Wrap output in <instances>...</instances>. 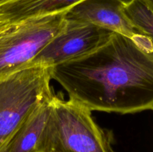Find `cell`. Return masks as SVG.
<instances>
[{
	"label": "cell",
	"instance_id": "obj_1",
	"mask_svg": "<svg viewBox=\"0 0 153 152\" xmlns=\"http://www.w3.org/2000/svg\"><path fill=\"white\" fill-rule=\"evenodd\" d=\"M69 99L91 111L120 114L153 110V47L139 34L114 33L91 54L52 67Z\"/></svg>",
	"mask_w": 153,
	"mask_h": 152
},
{
	"label": "cell",
	"instance_id": "obj_2",
	"mask_svg": "<svg viewBox=\"0 0 153 152\" xmlns=\"http://www.w3.org/2000/svg\"><path fill=\"white\" fill-rule=\"evenodd\" d=\"M39 152L115 151L111 136L96 123L91 110L72 100L54 95Z\"/></svg>",
	"mask_w": 153,
	"mask_h": 152
},
{
	"label": "cell",
	"instance_id": "obj_3",
	"mask_svg": "<svg viewBox=\"0 0 153 152\" xmlns=\"http://www.w3.org/2000/svg\"><path fill=\"white\" fill-rule=\"evenodd\" d=\"M51 69L29 65L0 80V150L34 109L53 98Z\"/></svg>",
	"mask_w": 153,
	"mask_h": 152
},
{
	"label": "cell",
	"instance_id": "obj_4",
	"mask_svg": "<svg viewBox=\"0 0 153 152\" xmlns=\"http://www.w3.org/2000/svg\"><path fill=\"white\" fill-rule=\"evenodd\" d=\"M66 12L10 23L0 32V80L29 66L39 52L62 31Z\"/></svg>",
	"mask_w": 153,
	"mask_h": 152
},
{
	"label": "cell",
	"instance_id": "obj_5",
	"mask_svg": "<svg viewBox=\"0 0 153 152\" xmlns=\"http://www.w3.org/2000/svg\"><path fill=\"white\" fill-rule=\"evenodd\" d=\"M57 34L29 65L55 66L91 54L104 45L114 33L89 23L67 20Z\"/></svg>",
	"mask_w": 153,
	"mask_h": 152
},
{
	"label": "cell",
	"instance_id": "obj_6",
	"mask_svg": "<svg viewBox=\"0 0 153 152\" xmlns=\"http://www.w3.org/2000/svg\"><path fill=\"white\" fill-rule=\"evenodd\" d=\"M124 0H82L65 13L67 20L92 24L134 39L139 35L124 11Z\"/></svg>",
	"mask_w": 153,
	"mask_h": 152
},
{
	"label": "cell",
	"instance_id": "obj_7",
	"mask_svg": "<svg viewBox=\"0 0 153 152\" xmlns=\"http://www.w3.org/2000/svg\"><path fill=\"white\" fill-rule=\"evenodd\" d=\"M52 99L31 112L0 152H39L42 136L52 112Z\"/></svg>",
	"mask_w": 153,
	"mask_h": 152
},
{
	"label": "cell",
	"instance_id": "obj_8",
	"mask_svg": "<svg viewBox=\"0 0 153 152\" xmlns=\"http://www.w3.org/2000/svg\"><path fill=\"white\" fill-rule=\"evenodd\" d=\"M82 0H13L0 5V19L13 23L28 18L66 12Z\"/></svg>",
	"mask_w": 153,
	"mask_h": 152
},
{
	"label": "cell",
	"instance_id": "obj_9",
	"mask_svg": "<svg viewBox=\"0 0 153 152\" xmlns=\"http://www.w3.org/2000/svg\"><path fill=\"white\" fill-rule=\"evenodd\" d=\"M124 11L137 33L150 40L153 47V12L140 0L125 1Z\"/></svg>",
	"mask_w": 153,
	"mask_h": 152
},
{
	"label": "cell",
	"instance_id": "obj_10",
	"mask_svg": "<svg viewBox=\"0 0 153 152\" xmlns=\"http://www.w3.org/2000/svg\"><path fill=\"white\" fill-rule=\"evenodd\" d=\"M153 12V0H140Z\"/></svg>",
	"mask_w": 153,
	"mask_h": 152
},
{
	"label": "cell",
	"instance_id": "obj_11",
	"mask_svg": "<svg viewBox=\"0 0 153 152\" xmlns=\"http://www.w3.org/2000/svg\"><path fill=\"white\" fill-rule=\"evenodd\" d=\"M9 24L10 23H7V22H4V21H2L1 19H0V32H1L4 29H5V28L8 26Z\"/></svg>",
	"mask_w": 153,
	"mask_h": 152
},
{
	"label": "cell",
	"instance_id": "obj_12",
	"mask_svg": "<svg viewBox=\"0 0 153 152\" xmlns=\"http://www.w3.org/2000/svg\"><path fill=\"white\" fill-rule=\"evenodd\" d=\"M11 1H13V0H0V5H2V4H5V3L10 2Z\"/></svg>",
	"mask_w": 153,
	"mask_h": 152
}]
</instances>
